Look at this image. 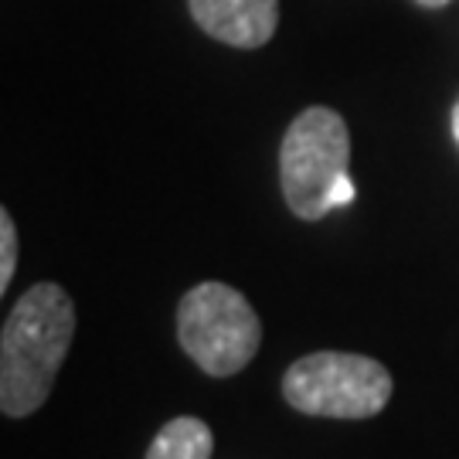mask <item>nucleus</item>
Returning a JSON list of instances; mask_svg holds the SVG:
<instances>
[{
    "instance_id": "f257e3e1",
    "label": "nucleus",
    "mask_w": 459,
    "mask_h": 459,
    "mask_svg": "<svg viewBox=\"0 0 459 459\" xmlns=\"http://www.w3.org/2000/svg\"><path fill=\"white\" fill-rule=\"evenodd\" d=\"M75 337V303L58 282H38L0 330V409L24 419L48 402Z\"/></svg>"
},
{
    "instance_id": "f03ea898",
    "label": "nucleus",
    "mask_w": 459,
    "mask_h": 459,
    "mask_svg": "<svg viewBox=\"0 0 459 459\" xmlns=\"http://www.w3.org/2000/svg\"><path fill=\"white\" fill-rule=\"evenodd\" d=\"M351 130L330 106H310L290 123L279 143V187L290 212L303 221H320L333 212L330 195L347 178Z\"/></svg>"
},
{
    "instance_id": "7ed1b4c3",
    "label": "nucleus",
    "mask_w": 459,
    "mask_h": 459,
    "mask_svg": "<svg viewBox=\"0 0 459 459\" xmlns=\"http://www.w3.org/2000/svg\"><path fill=\"white\" fill-rule=\"evenodd\" d=\"M178 341L204 375L231 377L259 354L263 324L235 286L197 282L178 303Z\"/></svg>"
},
{
    "instance_id": "20e7f679",
    "label": "nucleus",
    "mask_w": 459,
    "mask_h": 459,
    "mask_svg": "<svg viewBox=\"0 0 459 459\" xmlns=\"http://www.w3.org/2000/svg\"><path fill=\"white\" fill-rule=\"evenodd\" d=\"M392 392V371L351 351H313L282 377L286 405L316 419H375Z\"/></svg>"
},
{
    "instance_id": "39448f33",
    "label": "nucleus",
    "mask_w": 459,
    "mask_h": 459,
    "mask_svg": "<svg viewBox=\"0 0 459 459\" xmlns=\"http://www.w3.org/2000/svg\"><path fill=\"white\" fill-rule=\"evenodd\" d=\"M187 11L208 38L242 51L269 45L279 28V0H187Z\"/></svg>"
},
{
    "instance_id": "423d86ee",
    "label": "nucleus",
    "mask_w": 459,
    "mask_h": 459,
    "mask_svg": "<svg viewBox=\"0 0 459 459\" xmlns=\"http://www.w3.org/2000/svg\"><path fill=\"white\" fill-rule=\"evenodd\" d=\"M214 436L208 422L195 415H178L170 419L147 449V459H212Z\"/></svg>"
},
{
    "instance_id": "0eeeda50",
    "label": "nucleus",
    "mask_w": 459,
    "mask_h": 459,
    "mask_svg": "<svg viewBox=\"0 0 459 459\" xmlns=\"http://www.w3.org/2000/svg\"><path fill=\"white\" fill-rule=\"evenodd\" d=\"M17 269V229L14 214L0 208V293L11 290V279Z\"/></svg>"
},
{
    "instance_id": "6e6552de",
    "label": "nucleus",
    "mask_w": 459,
    "mask_h": 459,
    "mask_svg": "<svg viewBox=\"0 0 459 459\" xmlns=\"http://www.w3.org/2000/svg\"><path fill=\"white\" fill-rule=\"evenodd\" d=\"M351 201H354V184H351V178H341V184H337L333 195H330V204H333V208H344Z\"/></svg>"
},
{
    "instance_id": "1a4fd4ad",
    "label": "nucleus",
    "mask_w": 459,
    "mask_h": 459,
    "mask_svg": "<svg viewBox=\"0 0 459 459\" xmlns=\"http://www.w3.org/2000/svg\"><path fill=\"white\" fill-rule=\"evenodd\" d=\"M419 7H426V11H439V7H446V4H453V0H415Z\"/></svg>"
},
{
    "instance_id": "9d476101",
    "label": "nucleus",
    "mask_w": 459,
    "mask_h": 459,
    "mask_svg": "<svg viewBox=\"0 0 459 459\" xmlns=\"http://www.w3.org/2000/svg\"><path fill=\"white\" fill-rule=\"evenodd\" d=\"M449 126H453V136H456V143H459V99H456V106H453V116H449Z\"/></svg>"
}]
</instances>
